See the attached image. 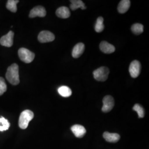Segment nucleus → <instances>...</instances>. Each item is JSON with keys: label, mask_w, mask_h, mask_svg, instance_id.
<instances>
[{"label": "nucleus", "mask_w": 149, "mask_h": 149, "mask_svg": "<svg viewBox=\"0 0 149 149\" xmlns=\"http://www.w3.org/2000/svg\"><path fill=\"white\" fill-rule=\"evenodd\" d=\"M6 77L7 81L13 85H17L19 84V67L17 64H12L8 68Z\"/></svg>", "instance_id": "1"}, {"label": "nucleus", "mask_w": 149, "mask_h": 149, "mask_svg": "<svg viewBox=\"0 0 149 149\" xmlns=\"http://www.w3.org/2000/svg\"><path fill=\"white\" fill-rule=\"evenodd\" d=\"M34 117L33 112L30 110H25L22 112L19 118V127L22 129H25L28 127L29 123Z\"/></svg>", "instance_id": "2"}, {"label": "nucleus", "mask_w": 149, "mask_h": 149, "mask_svg": "<svg viewBox=\"0 0 149 149\" xmlns=\"http://www.w3.org/2000/svg\"><path fill=\"white\" fill-rule=\"evenodd\" d=\"M19 58L25 63H31L33 61L35 54L26 48H20L18 50Z\"/></svg>", "instance_id": "3"}, {"label": "nucleus", "mask_w": 149, "mask_h": 149, "mask_svg": "<svg viewBox=\"0 0 149 149\" xmlns=\"http://www.w3.org/2000/svg\"><path fill=\"white\" fill-rule=\"evenodd\" d=\"M109 73V70L108 69V68L103 66L95 70L93 72V74L94 78L96 80L98 81L103 82L107 80Z\"/></svg>", "instance_id": "4"}, {"label": "nucleus", "mask_w": 149, "mask_h": 149, "mask_svg": "<svg viewBox=\"0 0 149 149\" xmlns=\"http://www.w3.org/2000/svg\"><path fill=\"white\" fill-rule=\"evenodd\" d=\"M141 71V64L138 60H134L130 65L129 71L133 78H136L140 74Z\"/></svg>", "instance_id": "5"}, {"label": "nucleus", "mask_w": 149, "mask_h": 149, "mask_svg": "<svg viewBox=\"0 0 149 149\" xmlns=\"http://www.w3.org/2000/svg\"><path fill=\"white\" fill-rule=\"evenodd\" d=\"M38 39L40 43H48L54 40L55 36L52 32L47 31H43L39 34Z\"/></svg>", "instance_id": "6"}, {"label": "nucleus", "mask_w": 149, "mask_h": 149, "mask_svg": "<svg viewBox=\"0 0 149 149\" xmlns=\"http://www.w3.org/2000/svg\"><path fill=\"white\" fill-rule=\"evenodd\" d=\"M103 106L102 107V111L104 113L110 112L114 106V98L111 96H105L103 100Z\"/></svg>", "instance_id": "7"}, {"label": "nucleus", "mask_w": 149, "mask_h": 149, "mask_svg": "<svg viewBox=\"0 0 149 149\" xmlns=\"http://www.w3.org/2000/svg\"><path fill=\"white\" fill-rule=\"evenodd\" d=\"M13 37L14 33L12 31H10L6 35L2 37L0 39L1 45L6 47H11L13 44Z\"/></svg>", "instance_id": "8"}, {"label": "nucleus", "mask_w": 149, "mask_h": 149, "mask_svg": "<svg viewBox=\"0 0 149 149\" xmlns=\"http://www.w3.org/2000/svg\"><path fill=\"white\" fill-rule=\"evenodd\" d=\"M47 12L44 7L41 6H38L33 8L30 12L29 17L30 18H34L36 17H44L46 16Z\"/></svg>", "instance_id": "9"}, {"label": "nucleus", "mask_w": 149, "mask_h": 149, "mask_svg": "<svg viewBox=\"0 0 149 149\" xmlns=\"http://www.w3.org/2000/svg\"><path fill=\"white\" fill-rule=\"evenodd\" d=\"M71 130L74 134V136L77 138H82L86 133V130L82 125L76 124L71 127Z\"/></svg>", "instance_id": "10"}, {"label": "nucleus", "mask_w": 149, "mask_h": 149, "mask_svg": "<svg viewBox=\"0 0 149 149\" xmlns=\"http://www.w3.org/2000/svg\"><path fill=\"white\" fill-rule=\"evenodd\" d=\"M100 48L103 53L106 54L113 53L116 50L114 45L105 41L102 42L100 45Z\"/></svg>", "instance_id": "11"}, {"label": "nucleus", "mask_w": 149, "mask_h": 149, "mask_svg": "<svg viewBox=\"0 0 149 149\" xmlns=\"http://www.w3.org/2000/svg\"><path fill=\"white\" fill-rule=\"evenodd\" d=\"M85 50V45L83 43L77 44L72 50V55L74 58H78L83 54Z\"/></svg>", "instance_id": "12"}, {"label": "nucleus", "mask_w": 149, "mask_h": 149, "mask_svg": "<svg viewBox=\"0 0 149 149\" xmlns=\"http://www.w3.org/2000/svg\"><path fill=\"white\" fill-rule=\"evenodd\" d=\"M56 15L61 18H68L70 16L69 9L65 6L60 7L56 11Z\"/></svg>", "instance_id": "13"}, {"label": "nucleus", "mask_w": 149, "mask_h": 149, "mask_svg": "<svg viewBox=\"0 0 149 149\" xmlns=\"http://www.w3.org/2000/svg\"><path fill=\"white\" fill-rule=\"evenodd\" d=\"M103 138L107 141L109 143H117L120 139V135L117 133H110L104 132L103 134Z\"/></svg>", "instance_id": "14"}, {"label": "nucleus", "mask_w": 149, "mask_h": 149, "mask_svg": "<svg viewBox=\"0 0 149 149\" xmlns=\"http://www.w3.org/2000/svg\"><path fill=\"white\" fill-rule=\"evenodd\" d=\"M130 6V1L129 0L121 1L118 6V11L120 13H124L128 11Z\"/></svg>", "instance_id": "15"}, {"label": "nucleus", "mask_w": 149, "mask_h": 149, "mask_svg": "<svg viewBox=\"0 0 149 149\" xmlns=\"http://www.w3.org/2000/svg\"><path fill=\"white\" fill-rule=\"evenodd\" d=\"M71 5L70 6V8L74 11L78 8H81L82 10H85L86 8L84 3L81 0H71L70 1Z\"/></svg>", "instance_id": "16"}, {"label": "nucleus", "mask_w": 149, "mask_h": 149, "mask_svg": "<svg viewBox=\"0 0 149 149\" xmlns=\"http://www.w3.org/2000/svg\"><path fill=\"white\" fill-rule=\"evenodd\" d=\"M58 93L60 96L64 97H69L72 95V91L69 87L63 86L60 87L58 90Z\"/></svg>", "instance_id": "17"}, {"label": "nucleus", "mask_w": 149, "mask_h": 149, "mask_svg": "<svg viewBox=\"0 0 149 149\" xmlns=\"http://www.w3.org/2000/svg\"><path fill=\"white\" fill-rule=\"evenodd\" d=\"M103 18L102 17H100L97 18L96 21V25L95 27V29L96 32L97 33H101L104 29V24H103Z\"/></svg>", "instance_id": "18"}, {"label": "nucleus", "mask_w": 149, "mask_h": 149, "mask_svg": "<svg viewBox=\"0 0 149 149\" xmlns=\"http://www.w3.org/2000/svg\"><path fill=\"white\" fill-rule=\"evenodd\" d=\"M19 2V1L17 0H8L7 1L6 7L8 10L12 12H16L17 10V4Z\"/></svg>", "instance_id": "19"}, {"label": "nucleus", "mask_w": 149, "mask_h": 149, "mask_svg": "<svg viewBox=\"0 0 149 149\" xmlns=\"http://www.w3.org/2000/svg\"><path fill=\"white\" fill-rule=\"evenodd\" d=\"M10 126V122L7 119L3 117L0 118V132H3L8 130Z\"/></svg>", "instance_id": "20"}, {"label": "nucleus", "mask_w": 149, "mask_h": 149, "mask_svg": "<svg viewBox=\"0 0 149 149\" xmlns=\"http://www.w3.org/2000/svg\"><path fill=\"white\" fill-rule=\"evenodd\" d=\"M132 31L135 34H140L144 32V26L140 23L134 24L132 27Z\"/></svg>", "instance_id": "21"}, {"label": "nucleus", "mask_w": 149, "mask_h": 149, "mask_svg": "<svg viewBox=\"0 0 149 149\" xmlns=\"http://www.w3.org/2000/svg\"><path fill=\"white\" fill-rule=\"evenodd\" d=\"M133 109L134 111L137 112L139 117L140 118H144V116H145V111H144V108L140 104H135L134 106L133 107Z\"/></svg>", "instance_id": "22"}, {"label": "nucleus", "mask_w": 149, "mask_h": 149, "mask_svg": "<svg viewBox=\"0 0 149 149\" xmlns=\"http://www.w3.org/2000/svg\"><path fill=\"white\" fill-rule=\"evenodd\" d=\"M7 90V85L5 80L0 77V96L2 95Z\"/></svg>", "instance_id": "23"}]
</instances>
